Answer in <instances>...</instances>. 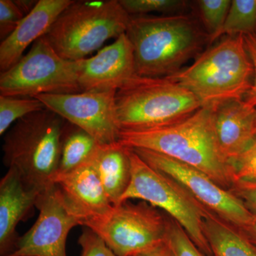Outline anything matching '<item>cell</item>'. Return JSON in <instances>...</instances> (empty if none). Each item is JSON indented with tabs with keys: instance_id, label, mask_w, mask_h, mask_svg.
Returning <instances> with one entry per match:
<instances>
[{
	"instance_id": "cell-20",
	"label": "cell",
	"mask_w": 256,
	"mask_h": 256,
	"mask_svg": "<svg viewBox=\"0 0 256 256\" xmlns=\"http://www.w3.org/2000/svg\"><path fill=\"white\" fill-rule=\"evenodd\" d=\"M100 146V143L89 133L66 121L62 134L60 166L56 176L68 174L90 162Z\"/></svg>"
},
{
	"instance_id": "cell-25",
	"label": "cell",
	"mask_w": 256,
	"mask_h": 256,
	"mask_svg": "<svg viewBox=\"0 0 256 256\" xmlns=\"http://www.w3.org/2000/svg\"><path fill=\"white\" fill-rule=\"evenodd\" d=\"M234 184L256 185V138L237 159L230 163Z\"/></svg>"
},
{
	"instance_id": "cell-17",
	"label": "cell",
	"mask_w": 256,
	"mask_h": 256,
	"mask_svg": "<svg viewBox=\"0 0 256 256\" xmlns=\"http://www.w3.org/2000/svg\"><path fill=\"white\" fill-rule=\"evenodd\" d=\"M214 124L220 151L230 163L256 138V108L244 100L227 101L215 108Z\"/></svg>"
},
{
	"instance_id": "cell-2",
	"label": "cell",
	"mask_w": 256,
	"mask_h": 256,
	"mask_svg": "<svg viewBox=\"0 0 256 256\" xmlns=\"http://www.w3.org/2000/svg\"><path fill=\"white\" fill-rule=\"evenodd\" d=\"M215 108H201L182 122L168 127L120 131L119 142L132 149L159 153L200 170L222 188L233 186L230 163L216 134Z\"/></svg>"
},
{
	"instance_id": "cell-15",
	"label": "cell",
	"mask_w": 256,
	"mask_h": 256,
	"mask_svg": "<svg viewBox=\"0 0 256 256\" xmlns=\"http://www.w3.org/2000/svg\"><path fill=\"white\" fill-rule=\"evenodd\" d=\"M41 194L28 186L18 172L10 168L0 182V256H11L20 237L18 224L30 214Z\"/></svg>"
},
{
	"instance_id": "cell-4",
	"label": "cell",
	"mask_w": 256,
	"mask_h": 256,
	"mask_svg": "<svg viewBox=\"0 0 256 256\" xmlns=\"http://www.w3.org/2000/svg\"><path fill=\"white\" fill-rule=\"evenodd\" d=\"M254 64L244 36H228L201 54L190 66L166 78L190 90L202 108L242 100L252 86Z\"/></svg>"
},
{
	"instance_id": "cell-29",
	"label": "cell",
	"mask_w": 256,
	"mask_h": 256,
	"mask_svg": "<svg viewBox=\"0 0 256 256\" xmlns=\"http://www.w3.org/2000/svg\"><path fill=\"white\" fill-rule=\"evenodd\" d=\"M248 53L254 64V78L252 88L245 96L246 104L252 108H256V33L244 36Z\"/></svg>"
},
{
	"instance_id": "cell-13",
	"label": "cell",
	"mask_w": 256,
	"mask_h": 256,
	"mask_svg": "<svg viewBox=\"0 0 256 256\" xmlns=\"http://www.w3.org/2000/svg\"><path fill=\"white\" fill-rule=\"evenodd\" d=\"M136 75L134 50L124 33L96 54L82 60L79 85L82 92H117Z\"/></svg>"
},
{
	"instance_id": "cell-1",
	"label": "cell",
	"mask_w": 256,
	"mask_h": 256,
	"mask_svg": "<svg viewBox=\"0 0 256 256\" xmlns=\"http://www.w3.org/2000/svg\"><path fill=\"white\" fill-rule=\"evenodd\" d=\"M126 34L134 50L136 74L144 77L178 74L203 53L210 38L196 16L184 13L130 16Z\"/></svg>"
},
{
	"instance_id": "cell-22",
	"label": "cell",
	"mask_w": 256,
	"mask_h": 256,
	"mask_svg": "<svg viewBox=\"0 0 256 256\" xmlns=\"http://www.w3.org/2000/svg\"><path fill=\"white\" fill-rule=\"evenodd\" d=\"M44 109L43 102L35 98L0 96V134L4 136L18 120Z\"/></svg>"
},
{
	"instance_id": "cell-28",
	"label": "cell",
	"mask_w": 256,
	"mask_h": 256,
	"mask_svg": "<svg viewBox=\"0 0 256 256\" xmlns=\"http://www.w3.org/2000/svg\"><path fill=\"white\" fill-rule=\"evenodd\" d=\"M78 242L82 247L80 256H118L90 229H84Z\"/></svg>"
},
{
	"instance_id": "cell-19",
	"label": "cell",
	"mask_w": 256,
	"mask_h": 256,
	"mask_svg": "<svg viewBox=\"0 0 256 256\" xmlns=\"http://www.w3.org/2000/svg\"><path fill=\"white\" fill-rule=\"evenodd\" d=\"M203 230L212 256H256V245L240 229L208 212Z\"/></svg>"
},
{
	"instance_id": "cell-6",
	"label": "cell",
	"mask_w": 256,
	"mask_h": 256,
	"mask_svg": "<svg viewBox=\"0 0 256 256\" xmlns=\"http://www.w3.org/2000/svg\"><path fill=\"white\" fill-rule=\"evenodd\" d=\"M130 20L119 0H75L45 37L62 58L85 60L108 40L126 33Z\"/></svg>"
},
{
	"instance_id": "cell-16",
	"label": "cell",
	"mask_w": 256,
	"mask_h": 256,
	"mask_svg": "<svg viewBox=\"0 0 256 256\" xmlns=\"http://www.w3.org/2000/svg\"><path fill=\"white\" fill-rule=\"evenodd\" d=\"M74 0H38L16 30L0 44V70L14 65L30 45L44 36L60 15Z\"/></svg>"
},
{
	"instance_id": "cell-5",
	"label": "cell",
	"mask_w": 256,
	"mask_h": 256,
	"mask_svg": "<svg viewBox=\"0 0 256 256\" xmlns=\"http://www.w3.org/2000/svg\"><path fill=\"white\" fill-rule=\"evenodd\" d=\"M116 114L120 131L168 127L201 108L196 96L166 77L134 76L117 90Z\"/></svg>"
},
{
	"instance_id": "cell-31",
	"label": "cell",
	"mask_w": 256,
	"mask_h": 256,
	"mask_svg": "<svg viewBox=\"0 0 256 256\" xmlns=\"http://www.w3.org/2000/svg\"><path fill=\"white\" fill-rule=\"evenodd\" d=\"M134 256H175L168 242L160 244L148 252H141Z\"/></svg>"
},
{
	"instance_id": "cell-14",
	"label": "cell",
	"mask_w": 256,
	"mask_h": 256,
	"mask_svg": "<svg viewBox=\"0 0 256 256\" xmlns=\"http://www.w3.org/2000/svg\"><path fill=\"white\" fill-rule=\"evenodd\" d=\"M55 184L82 218V226L104 216L112 208L92 160L68 174L57 176Z\"/></svg>"
},
{
	"instance_id": "cell-11",
	"label": "cell",
	"mask_w": 256,
	"mask_h": 256,
	"mask_svg": "<svg viewBox=\"0 0 256 256\" xmlns=\"http://www.w3.org/2000/svg\"><path fill=\"white\" fill-rule=\"evenodd\" d=\"M36 222L22 236L11 256H67L70 230L82 226V220L66 201L60 188L54 185L38 197Z\"/></svg>"
},
{
	"instance_id": "cell-23",
	"label": "cell",
	"mask_w": 256,
	"mask_h": 256,
	"mask_svg": "<svg viewBox=\"0 0 256 256\" xmlns=\"http://www.w3.org/2000/svg\"><path fill=\"white\" fill-rule=\"evenodd\" d=\"M201 22L210 35V44L220 31L228 15L230 0H200L196 2Z\"/></svg>"
},
{
	"instance_id": "cell-27",
	"label": "cell",
	"mask_w": 256,
	"mask_h": 256,
	"mask_svg": "<svg viewBox=\"0 0 256 256\" xmlns=\"http://www.w3.org/2000/svg\"><path fill=\"white\" fill-rule=\"evenodd\" d=\"M24 16L14 0H0V40L2 42L13 33Z\"/></svg>"
},
{
	"instance_id": "cell-33",
	"label": "cell",
	"mask_w": 256,
	"mask_h": 256,
	"mask_svg": "<svg viewBox=\"0 0 256 256\" xmlns=\"http://www.w3.org/2000/svg\"><path fill=\"white\" fill-rule=\"evenodd\" d=\"M242 233L247 237L250 242L256 245V218L250 225L245 228H239Z\"/></svg>"
},
{
	"instance_id": "cell-8",
	"label": "cell",
	"mask_w": 256,
	"mask_h": 256,
	"mask_svg": "<svg viewBox=\"0 0 256 256\" xmlns=\"http://www.w3.org/2000/svg\"><path fill=\"white\" fill-rule=\"evenodd\" d=\"M82 60L62 56L42 36L13 66L0 74V96L34 98L43 94L80 92Z\"/></svg>"
},
{
	"instance_id": "cell-24",
	"label": "cell",
	"mask_w": 256,
	"mask_h": 256,
	"mask_svg": "<svg viewBox=\"0 0 256 256\" xmlns=\"http://www.w3.org/2000/svg\"><path fill=\"white\" fill-rule=\"evenodd\" d=\"M121 6L130 16L146 15L150 12L181 14L188 8L183 0H119Z\"/></svg>"
},
{
	"instance_id": "cell-9",
	"label": "cell",
	"mask_w": 256,
	"mask_h": 256,
	"mask_svg": "<svg viewBox=\"0 0 256 256\" xmlns=\"http://www.w3.org/2000/svg\"><path fill=\"white\" fill-rule=\"evenodd\" d=\"M169 223L146 202L127 201L112 206L108 213L84 226L97 234L118 256H134L166 242Z\"/></svg>"
},
{
	"instance_id": "cell-3",
	"label": "cell",
	"mask_w": 256,
	"mask_h": 256,
	"mask_svg": "<svg viewBox=\"0 0 256 256\" xmlns=\"http://www.w3.org/2000/svg\"><path fill=\"white\" fill-rule=\"evenodd\" d=\"M66 122L46 108L18 120L4 134V164L40 194L55 184Z\"/></svg>"
},
{
	"instance_id": "cell-26",
	"label": "cell",
	"mask_w": 256,
	"mask_h": 256,
	"mask_svg": "<svg viewBox=\"0 0 256 256\" xmlns=\"http://www.w3.org/2000/svg\"><path fill=\"white\" fill-rule=\"evenodd\" d=\"M166 242L175 256H208L196 246L182 227L170 220Z\"/></svg>"
},
{
	"instance_id": "cell-32",
	"label": "cell",
	"mask_w": 256,
	"mask_h": 256,
	"mask_svg": "<svg viewBox=\"0 0 256 256\" xmlns=\"http://www.w3.org/2000/svg\"><path fill=\"white\" fill-rule=\"evenodd\" d=\"M14 2L24 16L30 14L38 2L34 0H14Z\"/></svg>"
},
{
	"instance_id": "cell-12",
	"label": "cell",
	"mask_w": 256,
	"mask_h": 256,
	"mask_svg": "<svg viewBox=\"0 0 256 256\" xmlns=\"http://www.w3.org/2000/svg\"><path fill=\"white\" fill-rule=\"evenodd\" d=\"M114 90L35 96L46 108L92 136L100 144L119 141Z\"/></svg>"
},
{
	"instance_id": "cell-30",
	"label": "cell",
	"mask_w": 256,
	"mask_h": 256,
	"mask_svg": "<svg viewBox=\"0 0 256 256\" xmlns=\"http://www.w3.org/2000/svg\"><path fill=\"white\" fill-rule=\"evenodd\" d=\"M230 190L242 200L248 210L256 216V185L234 184Z\"/></svg>"
},
{
	"instance_id": "cell-10",
	"label": "cell",
	"mask_w": 256,
	"mask_h": 256,
	"mask_svg": "<svg viewBox=\"0 0 256 256\" xmlns=\"http://www.w3.org/2000/svg\"><path fill=\"white\" fill-rule=\"evenodd\" d=\"M132 149V148H131ZM148 164L180 184L210 213L238 228L256 220L242 200L196 168L154 152L132 149Z\"/></svg>"
},
{
	"instance_id": "cell-18",
	"label": "cell",
	"mask_w": 256,
	"mask_h": 256,
	"mask_svg": "<svg viewBox=\"0 0 256 256\" xmlns=\"http://www.w3.org/2000/svg\"><path fill=\"white\" fill-rule=\"evenodd\" d=\"M92 161L110 203L118 205L132 176L129 149L119 141L100 144Z\"/></svg>"
},
{
	"instance_id": "cell-21",
	"label": "cell",
	"mask_w": 256,
	"mask_h": 256,
	"mask_svg": "<svg viewBox=\"0 0 256 256\" xmlns=\"http://www.w3.org/2000/svg\"><path fill=\"white\" fill-rule=\"evenodd\" d=\"M256 33V0H233L225 22L214 42L223 35L246 36Z\"/></svg>"
},
{
	"instance_id": "cell-7",
	"label": "cell",
	"mask_w": 256,
	"mask_h": 256,
	"mask_svg": "<svg viewBox=\"0 0 256 256\" xmlns=\"http://www.w3.org/2000/svg\"><path fill=\"white\" fill-rule=\"evenodd\" d=\"M128 149L132 176L120 204L132 198L140 200L164 210L182 227L204 254L212 256L203 230L204 220L210 210L180 184L148 164L132 149Z\"/></svg>"
}]
</instances>
